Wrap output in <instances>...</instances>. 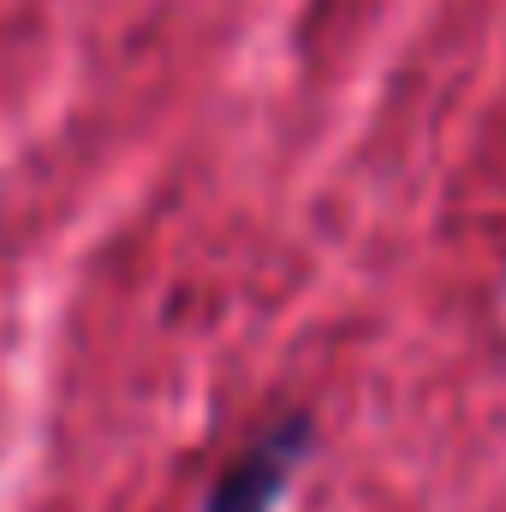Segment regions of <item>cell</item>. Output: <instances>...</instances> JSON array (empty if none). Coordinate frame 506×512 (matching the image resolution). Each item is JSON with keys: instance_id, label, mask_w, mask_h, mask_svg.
<instances>
[{"instance_id": "1", "label": "cell", "mask_w": 506, "mask_h": 512, "mask_svg": "<svg viewBox=\"0 0 506 512\" xmlns=\"http://www.w3.org/2000/svg\"><path fill=\"white\" fill-rule=\"evenodd\" d=\"M310 453H316V417L310 411L274 417L251 447H239L221 465V477L203 495V512H274Z\"/></svg>"}]
</instances>
